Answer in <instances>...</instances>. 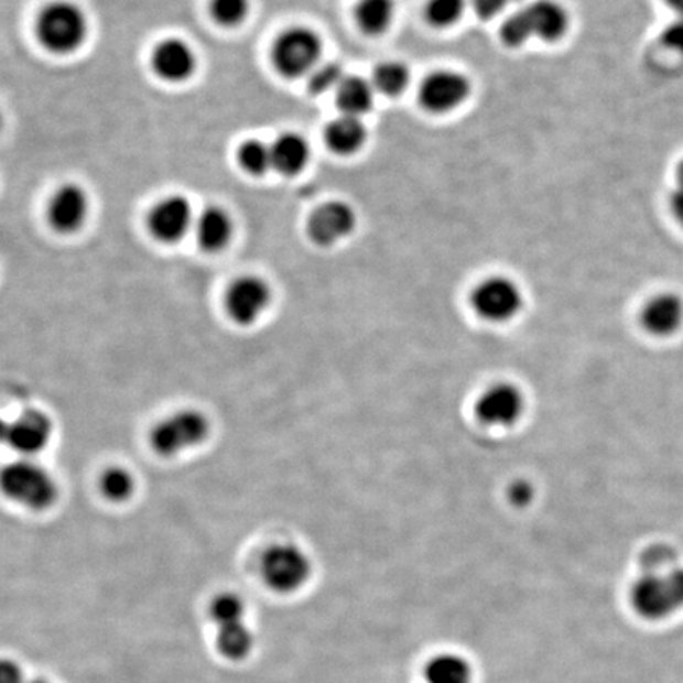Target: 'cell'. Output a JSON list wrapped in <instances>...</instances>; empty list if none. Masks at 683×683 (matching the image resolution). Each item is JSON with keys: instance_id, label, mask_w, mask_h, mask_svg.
Listing matches in <instances>:
<instances>
[{"instance_id": "cell-1", "label": "cell", "mask_w": 683, "mask_h": 683, "mask_svg": "<svg viewBox=\"0 0 683 683\" xmlns=\"http://www.w3.org/2000/svg\"><path fill=\"white\" fill-rule=\"evenodd\" d=\"M0 492L25 510L46 511L59 499V485L42 464L21 457L0 468Z\"/></svg>"}, {"instance_id": "cell-2", "label": "cell", "mask_w": 683, "mask_h": 683, "mask_svg": "<svg viewBox=\"0 0 683 683\" xmlns=\"http://www.w3.org/2000/svg\"><path fill=\"white\" fill-rule=\"evenodd\" d=\"M570 28L568 12L555 0H535L519 12L512 13L501 25L505 45H524L530 39L557 42Z\"/></svg>"}, {"instance_id": "cell-3", "label": "cell", "mask_w": 683, "mask_h": 683, "mask_svg": "<svg viewBox=\"0 0 683 683\" xmlns=\"http://www.w3.org/2000/svg\"><path fill=\"white\" fill-rule=\"evenodd\" d=\"M37 37L50 53H75L87 37L85 12L68 0L50 3L40 13Z\"/></svg>"}, {"instance_id": "cell-4", "label": "cell", "mask_w": 683, "mask_h": 683, "mask_svg": "<svg viewBox=\"0 0 683 683\" xmlns=\"http://www.w3.org/2000/svg\"><path fill=\"white\" fill-rule=\"evenodd\" d=\"M631 605L646 619H663L683 608V568L647 573L631 588Z\"/></svg>"}, {"instance_id": "cell-5", "label": "cell", "mask_w": 683, "mask_h": 683, "mask_svg": "<svg viewBox=\"0 0 683 683\" xmlns=\"http://www.w3.org/2000/svg\"><path fill=\"white\" fill-rule=\"evenodd\" d=\"M209 434L210 423L205 413L195 409L180 410L155 424L149 443L159 456L176 457L205 443Z\"/></svg>"}, {"instance_id": "cell-6", "label": "cell", "mask_w": 683, "mask_h": 683, "mask_svg": "<svg viewBox=\"0 0 683 683\" xmlns=\"http://www.w3.org/2000/svg\"><path fill=\"white\" fill-rule=\"evenodd\" d=\"M312 561L307 552L293 543H278L268 548L260 559L263 583L278 594L300 590L312 576Z\"/></svg>"}, {"instance_id": "cell-7", "label": "cell", "mask_w": 683, "mask_h": 683, "mask_svg": "<svg viewBox=\"0 0 683 683\" xmlns=\"http://www.w3.org/2000/svg\"><path fill=\"white\" fill-rule=\"evenodd\" d=\"M471 307L485 322L503 325L518 318L524 308V296L518 283L508 278H489L471 293Z\"/></svg>"}, {"instance_id": "cell-8", "label": "cell", "mask_w": 683, "mask_h": 683, "mask_svg": "<svg viewBox=\"0 0 683 683\" xmlns=\"http://www.w3.org/2000/svg\"><path fill=\"white\" fill-rule=\"evenodd\" d=\"M53 421L42 410H28L13 420L0 418V445L21 457H34L50 445Z\"/></svg>"}, {"instance_id": "cell-9", "label": "cell", "mask_w": 683, "mask_h": 683, "mask_svg": "<svg viewBox=\"0 0 683 683\" xmlns=\"http://www.w3.org/2000/svg\"><path fill=\"white\" fill-rule=\"evenodd\" d=\"M319 39L311 29L294 28L282 34L272 50L275 68L289 78L311 74L318 65Z\"/></svg>"}, {"instance_id": "cell-10", "label": "cell", "mask_w": 683, "mask_h": 683, "mask_svg": "<svg viewBox=\"0 0 683 683\" xmlns=\"http://www.w3.org/2000/svg\"><path fill=\"white\" fill-rule=\"evenodd\" d=\"M272 290L261 278L246 275L231 283L225 296L228 317L239 326L256 325L267 314Z\"/></svg>"}, {"instance_id": "cell-11", "label": "cell", "mask_w": 683, "mask_h": 683, "mask_svg": "<svg viewBox=\"0 0 683 683\" xmlns=\"http://www.w3.org/2000/svg\"><path fill=\"white\" fill-rule=\"evenodd\" d=\"M525 412V398L511 383H497L488 388L475 403L479 423L494 429H508L518 424Z\"/></svg>"}, {"instance_id": "cell-12", "label": "cell", "mask_w": 683, "mask_h": 683, "mask_svg": "<svg viewBox=\"0 0 683 683\" xmlns=\"http://www.w3.org/2000/svg\"><path fill=\"white\" fill-rule=\"evenodd\" d=\"M194 209L187 198L171 195L154 206L149 216V231L163 245H174L194 230Z\"/></svg>"}, {"instance_id": "cell-13", "label": "cell", "mask_w": 683, "mask_h": 683, "mask_svg": "<svg viewBox=\"0 0 683 683\" xmlns=\"http://www.w3.org/2000/svg\"><path fill=\"white\" fill-rule=\"evenodd\" d=\"M642 329L650 336L668 339L683 328V300L679 294L664 292L650 297L639 314Z\"/></svg>"}, {"instance_id": "cell-14", "label": "cell", "mask_w": 683, "mask_h": 683, "mask_svg": "<svg viewBox=\"0 0 683 683\" xmlns=\"http://www.w3.org/2000/svg\"><path fill=\"white\" fill-rule=\"evenodd\" d=\"M470 93V85L456 72H437L421 87V104L429 111L446 112L459 107Z\"/></svg>"}, {"instance_id": "cell-15", "label": "cell", "mask_w": 683, "mask_h": 683, "mask_svg": "<svg viewBox=\"0 0 683 683\" xmlns=\"http://www.w3.org/2000/svg\"><path fill=\"white\" fill-rule=\"evenodd\" d=\"M356 216L345 203L334 202L322 206L308 220V235L318 246H334L354 231Z\"/></svg>"}, {"instance_id": "cell-16", "label": "cell", "mask_w": 683, "mask_h": 683, "mask_svg": "<svg viewBox=\"0 0 683 683\" xmlns=\"http://www.w3.org/2000/svg\"><path fill=\"white\" fill-rule=\"evenodd\" d=\"M89 213V199L79 185H62L50 202L48 219L54 230L64 232L78 231Z\"/></svg>"}, {"instance_id": "cell-17", "label": "cell", "mask_w": 683, "mask_h": 683, "mask_svg": "<svg viewBox=\"0 0 683 683\" xmlns=\"http://www.w3.org/2000/svg\"><path fill=\"white\" fill-rule=\"evenodd\" d=\"M152 68L159 78L169 83H183L192 78L196 56L192 46L181 39L163 40L152 54Z\"/></svg>"}, {"instance_id": "cell-18", "label": "cell", "mask_w": 683, "mask_h": 683, "mask_svg": "<svg viewBox=\"0 0 683 683\" xmlns=\"http://www.w3.org/2000/svg\"><path fill=\"white\" fill-rule=\"evenodd\" d=\"M196 242L205 252L217 253L230 245L232 221L230 214L219 206H210L195 219Z\"/></svg>"}, {"instance_id": "cell-19", "label": "cell", "mask_w": 683, "mask_h": 683, "mask_svg": "<svg viewBox=\"0 0 683 683\" xmlns=\"http://www.w3.org/2000/svg\"><path fill=\"white\" fill-rule=\"evenodd\" d=\"M272 149V169L285 176H294L305 169L311 155L307 141L296 133H283L274 143Z\"/></svg>"}, {"instance_id": "cell-20", "label": "cell", "mask_w": 683, "mask_h": 683, "mask_svg": "<svg viewBox=\"0 0 683 683\" xmlns=\"http://www.w3.org/2000/svg\"><path fill=\"white\" fill-rule=\"evenodd\" d=\"M366 127L355 116L342 115L326 129V143L336 154H355L366 143Z\"/></svg>"}, {"instance_id": "cell-21", "label": "cell", "mask_w": 683, "mask_h": 683, "mask_svg": "<svg viewBox=\"0 0 683 683\" xmlns=\"http://www.w3.org/2000/svg\"><path fill=\"white\" fill-rule=\"evenodd\" d=\"M426 683H474L470 661L456 653H440L424 668Z\"/></svg>"}, {"instance_id": "cell-22", "label": "cell", "mask_w": 683, "mask_h": 683, "mask_svg": "<svg viewBox=\"0 0 683 683\" xmlns=\"http://www.w3.org/2000/svg\"><path fill=\"white\" fill-rule=\"evenodd\" d=\"M337 105L342 115L361 118L373 105V86L359 76L344 78L337 87Z\"/></svg>"}, {"instance_id": "cell-23", "label": "cell", "mask_w": 683, "mask_h": 683, "mask_svg": "<svg viewBox=\"0 0 683 683\" xmlns=\"http://www.w3.org/2000/svg\"><path fill=\"white\" fill-rule=\"evenodd\" d=\"M217 649L225 659L239 661L250 655L256 638L245 620L217 627Z\"/></svg>"}, {"instance_id": "cell-24", "label": "cell", "mask_w": 683, "mask_h": 683, "mask_svg": "<svg viewBox=\"0 0 683 683\" xmlns=\"http://www.w3.org/2000/svg\"><path fill=\"white\" fill-rule=\"evenodd\" d=\"M394 17V0H359L356 20L367 34H381Z\"/></svg>"}, {"instance_id": "cell-25", "label": "cell", "mask_w": 683, "mask_h": 683, "mask_svg": "<svg viewBox=\"0 0 683 683\" xmlns=\"http://www.w3.org/2000/svg\"><path fill=\"white\" fill-rule=\"evenodd\" d=\"M98 486H100V492L104 494L105 499L112 501V503H123V501L132 499L134 489H137V481H134L132 471L116 465V467L107 468L101 474Z\"/></svg>"}, {"instance_id": "cell-26", "label": "cell", "mask_w": 683, "mask_h": 683, "mask_svg": "<svg viewBox=\"0 0 683 683\" xmlns=\"http://www.w3.org/2000/svg\"><path fill=\"white\" fill-rule=\"evenodd\" d=\"M409 71L399 62H383L373 72V89L387 96H398L409 85Z\"/></svg>"}, {"instance_id": "cell-27", "label": "cell", "mask_w": 683, "mask_h": 683, "mask_svg": "<svg viewBox=\"0 0 683 683\" xmlns=\"http://www.w3.org/2000/svg\"><path fill=\"white\" fill-rule=\"evenodd\" d=\"M239 163L247 173L253 176H261L272 169V149L271 144L263 143L260 140L246 141L239 149Z\"/></svg>"}, {"instance_id": "cell-28", "label": "cell", "mask_w": 683, "mask_h": 683, "mask_svg": "<svg viewBox=\"0 0 683 683\" xmlns=\"http://www.w3.org/2000/svg\"><path fill=\"white\" fill-rule=\"evenodd\" d=\"M210 619L219 627V625L239 622L245 620L246 605L239 595L225 592L217 595L209 606Z\"/></svg>"}, {"instance_id": "cell-29", "label": "cell", "mask_w": 683, "mask_h": 683, "mask_svg": "<svg viewBox=\"0 0 683 683\" xmlns=\"http://www.w3.org/2000/svg\"><path fill=\"white\" fill-rule=\"evenodd\" d=\"M249 0H210V14L225 28H235L246 20Z\"/></svg>"}, {"instance_id": "cell-30", "label": "cell", "mask_w": 683, "mask_h": 683, "mask_svg": "<svg viewBox=\"0 0 683 683\" xmlns=\"http://www.w3.org/2000/svg\"><path fill=\"white\" fill-rule=\"evenodd\" d=\"M465 10V0H431L427 18L437 28H448L460 20Z\"/></svg>"}, {"instance_id": "cell-31", "label": "cell", "mask_w": 683, "mask_h": 683, "mask_svg": "<svg viewBox=\"0 0 683 683\" xmlns=\"http://www.w3.org/2000/svg\"><path fill=\"white\" fill-rule=\"evenodd\" d=\"M344 72L336 62L329 64L317 65L308 76V89L314 94H325L328 90H337L340 83L344 82Z\"/></svg>"}, {"instance_id": "cell-32", "label": "cell", "mask_w": 683, "mask_h": 683, "mask_svg": "<svg viewBox=\"0 0 683 683\" xmlns=\"http://www.w3.org/2000/svg\"><path fill=\"white\" fill-rule=\"evenodd\" d=\"M661 43L672 53L683 56V17H675L661 32Z\"/></svg>"}, {"instance_id": "cell-33", "label": "cell", "mask_w": 683, "mask_h": 683, "mask_svg": "<svg viewBox=\"0 0 683 683\" xmlns=\"http://www.w3.org/2000/svg\"><path fill=\"white\" fill-rule=\"evenodd\" d=\"M508 497L514 507L525 508L529 507L535 497V489L525 479H519V481L512 483L510 490H508Z\"/></svg>"}, {"instance_id": "cell-34", "label": "cell", "mask_w": 683, "mask_h": 683, "mask_svg": "<svg viewBox=\"0 0 683 683\" xmlns=\"http://www.w3.org/2000/svg\"><path fill=\"white\" fill-rule=\"evenodd\" d=\"M516 2H519V0H474V9L479 18L489 20V18L503 12L508 6Z\"/></svg>"}, {"instance_id": "cell-35", "label": "cell", "mask_w": 683, "mask_h": 683, "mask_svg": "<svg viewBox=\"0 0 683 683\" xmlns=\"http://www.w3.org/2000/svg\"><path fill=\"white\" fill-rule=\"evenodd\" d=\"M0 683H28L23 671L12 660H0Z\"/></svg>"}, {"instance_id": "cell-36", "label": "cell", "mask_w": 683, "mask_h": 683, "mask_svg": "<svg viewBox=\"0 0 683 683\" xmlns=\"http://www.w3.org/2000/svg\"><path fill=\"white\" fill-rule=\"evenodd\" d=\"M671 216L677 221L679 227L683 230V187L674 185L670 195Z\"/></svg>"}, {"instance_id": "cell-37", "label": "cell", "mask_w": 683, "mask_h": 683, "mask_svg": "<svg viewBox=\"0 0 683 683\" xmlns=\"http://www.w3.org/2000/svg\"><path fill=\"white\" fill-rule=\"evenodd\" d=\"M664 3L670 7L675 17H683V0H664Z\"/></svg>"}, {"instance_id": "cell-38", "label": "cell", "mask_w": 683, "mask_h": 683, "mask_svg": "<svg viewBox=\"0 0 683 683\" xmlns=\"http://www.w3.org/2000/svg\"><path fill=\"white\" fill-rule=\"evenodd\" d=\"M675 185L683 187V159L679 162L677 169H675Z\"/></svg>"}, {"instance_id": "cell-39", "label": "cell", "mask_w": 683, "mask_h": 683, "mask_svg": "<svg viewBox=\"0 0 683 683\" xmlns=\"http://www.w3.org/2000/svg\"><path fill=\"white\" fill-rule=\"evenodd\" d=\"M28 683H48V682H45V681H32V682H28Z\"/></svg>"}, {"instance_id": "cell-40", "label": "cell", "mask_w": 683, "mask_h": 683, "mask_svg": "<svg viewBox=\"0 0 683 683\" xmlns=\"http://www.w3.org/2000/svg\"><path fill=\"white\" fill-rule=\"evenodd\" d=\"M0 126H2V112H0Z\"/></svg>"}]
</instances>
